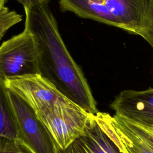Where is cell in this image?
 Masks as SVG:
<instances>
[{"instance_id": "10", "label": "cell", "mask_w": 153, "mask_h": 153, "mask_svg": "<svg viewBox=\"0 0 153 153\" xmlns=\"http://www.w3.org/2000/svg\"><path fill=\"white\" fill-rule=\"evenodd\" d=\"M0 136L22 140L19 126L8 89L2 82H0Z\"/></svg>"}, {"instance_id": "8", "label": "cell", "mask_w": 153, "mask_h": 153, "mask_svg": "<svg viewBox=\"0 0 153 153\" xmlns=\"http://www.w3.org/2000/svg\"><path fill=\"white\" fill-rule=\"evenodd\" d=\"M115 114L143 127L153 126V88L121 91L110 104Z\"/></svg>"}, {"instance_id": "7", "label": "cell", "mask_w": 153, "mask_h": 153, "mask_svg": "<svg viewBox=\"0 0 153 153\" xmlns=\"http://www.w3.org/2000/svg\"><path fill=\"white\" fill-rule=\"evenodd\" d=\"M5 87L22 98L35 112L72 102L51 82L39 75L7 80Z\"/></svg>"}, {"instance_id": "4", "label": "cell", "mask_w": 153, "mask_h": 153, "mask_svg": "<svg viewBox=\"0 0 153 153\" xmlns=\"http://www.w3.org/2000/svg\"><path fill=\"white\" fill-rule=\"evenodd\" d=\"M57 153H127L118 138L112 116L106 112L91 114L84 133Z\"/></svg>"}, {"instance_id": "2", "label": "cell", "mask_w": 153, "mask_h": 153, "mask_svg": "<svg viewBox=\"0 0 153 153\" xmlns=\"http://www.w3.org/2000/svg\"><path fill=\"white\" fill-rule=\"evenodd\" d=\"M152 0H59L61 10L121 28L145 38L151 27Z\"/></svg>"}, {"instance_id": "1", "label": "cell", "mask_w": 153, "mask_h": 153, "mask_svg": "<svg viewBox=\"0 0 153 153\" xmlns=\"http://www.w3.org/2000/svg\"><path fill=\"white\" fill-rule=\"evenodd\" d=\"M49 0H32L23 5L25 27L36 45L39 75L74 104L90 114L99 111L90 86L59 33Z\"/></svg>"}, {"instance_id": "5", "label": "cell", "mask_w": 153, "mask_h": 153, "mask_svg": "<svg viewBox=\"0 0 153 153\" xmlns=\"http://www.w3.org/2000/svg\"><path fill=\"white\" fill-rule=\"evenodd\" d=\"M36 114L60 149H66L84 133L91 115L74 103L54 106Z\"/></svg>"}, {"instance_id": "3", "label": "cell", "mask_w": 153, "mask_h": 153, "mask_svg": "<svg viewBox=\"0 0 153 153\" xmlns=\"http://www.w3.org/2000/svg\"><path fill=\"white\" fill-rule=\"evenodd\" d=\"M39 75L34 38L25 27L20 33L0 46V82L25 76Z\"/></svg>"}, {"instance_id": "16", "label": "cell", "mask_w": 153, "mask_h": 153, "mask_svg": "<svg viewBox=\"0 0 153 153\" xmlns=\"http://www.w3.org/2000/svg\"><path fill=\"white\" fill-rule=\"evenodd\" d=\"M146 129H148L149 131H151L153 132V126L152 127H144Z\"/></svg>"}, {"instance_id": "12", "label": "cell", "mask_w": 153, "mask_h": 153, "mask_svg": "<svg viewBox=\"0 0 153 153\" xmlns=\"http://www.w3.org/2000/svg\"><path fill=\"white\" fill-rule=\"evenodd\" d=\"M0 153H34L23 142L0 136Z\"/></svg>"}, {"instance_id": "6", "label": "cell", "mask_w": 153, "mask_h": 153, "mask_svg": "<svg viewBox=\"0 0 153 153\" xmlns=\"http://www.w3.org/2000/svg\"><path fill=\"white\" fill-rule=\"evenodd\" d=\"M7 89L22 142L34 153H57L58 148L53 138L35 111L19 96Z\"/></svg>"}, {"instance_id": "11", "label": "cell", "mask_w": 153, "mask_h": 153, "mask_svg": "<svg viewBox=\"0 0 153 153\" xmlns=\"http://www.w3.org/2000/svg\"><path fill=\"white\" fill-rule=\"evenodd\" d=\"M22 16L15 11H10L5 6L0 10V39L13 26L22 20Z\"/></svg>"}, {"instance_id": "13", "label": "cell", "mask_w": 153, "mask_h": 153, "mask_svg": "<svg viewBox=\"0 0 153 153\" xmlns=\"http://www.w3.org/2000/svg\"><path fill=\"white\" fill-rule=\"evenodd\" d=\"M153 48V0L151 3V27L148 31L146 36L144 38Z\"/></svg>"}, {"instance_id": "14", "label": "cell", "mask_w": 153, "mask_h": 153, "mask_svg": "<svg viewBox=\"0 0 153 153\" xmlns=\"http://www.w3.org/2000/svg\"><path fill=\"white\" fill-rule=\"evenodd\" d=\"M17 1H19V2H20L23 5L29 3L30 1H31L32 0H17Z\"/></svg>"}, {"instance_id": "15", "label": "cell", "mask_w": 153, "mask_h": 153, "mask_svg": "<svg viewBox=\"0 0 153 153\" xmlns=\"http://www.w3.org/2000/svg\"><path fill=\"white\" fill-rule=\"evenodd\" d=\"M7 1V0H0V10H1V9L5 7V3Z\"/></svg>"}, {"instance_id": "9", "label": "cell", "mask_w": 153, "mask_h": 153, "mask_svg": "<svg viewBox=\"0 0 153 153\" xmlns=\"http://www.w3.org/2000/svg\"><path fill=\"white\" fill-rule=\"evenodd\" d=\"M116 133L127 153H153V132L116 114L112 116Z\"/></svg>"}]
</instances>
